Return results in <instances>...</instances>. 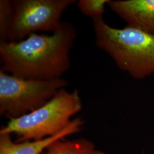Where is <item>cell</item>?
I'll use <instances>...</instances> for the list:
<instances>
[{"instance_id": "6da1fadb", "label": "cell", "mask_w": 154, "mask_h": 154, "mask_svg": "<svg viewBox=\"0 0 154 154\" xmlns=\"http://www.w3.org/2000/svg\"><path fill=\"white\" fill-rule=\"evenodd\" d=\"M77 35L72 23L62 21L51 34L33 33L17 42L0 41L1 70L25 79L61 78L70 67V53Z\"/></svg>"}, {"instance_id": "7a4b0ae2", "label": "cell", "mask_w": 154, "mask_h": 154, "mask_svg": "<svg viewBox=\"0 0 154 154\" xmlns=\"http://www.w3.org/2000/svg\"><path fill=\"white\" fill-rule=\"evenodd\" d=\"M92 19L97 46L121 70L139 79L154 74V35L129 25L112 28L103 16Z\"/></svg>"}, {"instance_id": "3957f363", "label": "cell", "mask_w": 154, "mask_h": 154, "mask_svg": "<svg viewBox=\"0 0 154 154\" xmlns=\"http://www.w3.org/2000/svg\"><path fill=\"white\" fill-rule=\"evenodd\" d=\"M82 109L78 90L60 89L44 105L26 114L10 118L2 127L0 134L16 135V142L36 140L52 137L65 129L72 117Z\"/></svg>"}, {"instance_id": "277c9868", "label": "cell", "mask_w": 154, "mask_h": 154, "mask_svg": "<svg viewBox=\"0 0 154 154\" xmlns=\"http://www.w3.org/2000/svg\"><path fill=\"white\" fill-rule=\"evenodd\" d=\"M68 85L62 78L25 79L0 70V114L9 119L26 114L44 105Z\"/></svg>"}, {"instance_id": "5b68a950", "label": "cell", "mask_w": 154, "mask_h": 154, "mask_svg": "<svg viewBox=\"0 0 154 154\" xmlns=\"http://www.w3.org/2000/svg\"><path fill=\"white\" fill-rule=\"evenodd\" d=\"M14 17L8 41L17 42L33 33H54L61 27V18L75 0H12Z\"/></svg>"}, {"instance_id": "8992f818", "label": "cell", "mask_w": 154, "mask_h": 154, "mask_svg": "<svg viewBox=\"0 0 154 154\" xmlns=\"http://www.w3.org/2000/svg\"><path fill=\"white\" fill-rule=\"evenodd\" d=\"M107 5L127 25L154 35V0H109Z\"/></svg>"}, {"instance_id": "52a82bcc", "label": "cell", "mask_w": 154, "mask_h": 154, "mask_svg": "<svg viewBox=\"0 0 154 154\" xmlns=\"http://www.w3.org/2000/svg\"><path fill=\"white\" fill-rule=\"evenodd\" d=\"M85 122L82 117L74 118L70 123L58 134L36 140L17 142L12 140L11 135L1 134H0V154H41L54 142L65 139L81 131Z\"/></svg>"}, {"instance_id": "ba28073f", "label": "cell", "mask_w": 154, "mask_h": 154, "mask_svg": "<svg viewBox=\"0 0 154 154\" xmlns=\"http://www.w3.org/2000/svg\"><path fill=\"white\" fill-rule=\"evenodd\" d=\"M41 154H106L85 138L62 139L51 143Z\"/></svg>"}, {"instance_id": "9c48e42d", "label": "cell", "mask_w": 154, "mask_h": 154, "mask_svg": "<svg viewBox=\"0 0 154 154\" xmlns=\"http://www.w3.org/2000/svg\"><path fill=\"white\" fill-rule=\"evenodd\" d=\"M14 17V6L11 0H0V41H7Z\"/></svg>"}, {"instance_id": "30bf717a", "label": "cell", "mask_w": 154, "mask_h": 154, "mask_svg": "<svg viewBox=\"0 0 154 154\" xmlns=\"http://www.w3.org/2000/svg\"><path fill=\"white\" fill-rule=\"evenodd\" d=\"M109 0H79L78 7L83 14L92 18L102 16Z\"/></svg>"}]
</instances>
